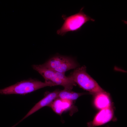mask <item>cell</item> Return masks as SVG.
I'll return each instance as SVG.
<instances>
[{"label": "cell", "instance_id": "obj_6", "mask_svg": "<svg viewBox=\"0 0 127 127\" xmlns=\"http://www.w3.org/2000/svg\"><path fill=\"white\" fill-rule=\"evenodd\" d=\"M60 91L59 90H56L47 94L43 98L36 104L23 118L13 126V127H15L24 119L42 108L46 106L49 107L52 102L58 98Z\"/></svg>", "mask_w": 127, "mask_h": 127}, {"label": "cell", "instance_id": "obj_8", "mask_svg": "<svg viewBox=\"0 0 127 127\" xmlns=\"http://www.w3.org/2000/svg\"><path fill=\"white\" fill-rule=\"evenodd\" d=\"M94 103L98 109L101 110L111 107V103L108 94L104 91L95 95Z\"/></svg>", "mask_w": 127, "mask_h": 127}, {"label": "cell", "instance_id": "obj_3", "mask_svg": "<svg viewBox=\"0 0 127 127\" xmlns=\"http://www.w3.org/2000/svg\"><path fill=\"white\" fill-rule=\"evenodd\" d=\"M32 67L42 76L45 82H52L56 85L63 86L64 89L71 90L76 85L72 79L69 76H66L65 73L54 71L45 67L42 64L33 65Z\"/></svg>", "mask_w": 127, "mask_h": 127}, {"label": "cell", "instance_id": "obj_10", "mask_svg": "<svg viewBox=\"0 0 127 127\" xmlns=\"http://www.w3.org/2000/svg\"><path fill=\"white\" fill-rule=\"evenodd\" d=\"M84 94V93L76 92L71 90L64 89L60 91L58 95V98L72 101Z\"/></svg>", "mask_w": 127, "mask_h": 127}, {"label": "cell", "instance_id": "obj_5", "mask_svg": "<svg viewBox=\"0 0 127 127\" xmlns=\"http://www.w3.org/2000/svg\"><path fill=\"white\" fill-rule=\"evenodd\" d=\"M42 64L54 71L64 73L70 70L76 69L78 66L73 58L60 55L52 57Z\"/></svg>", "mask_w": 127, "mask_h": 127}, {"label": "cell", "instance_id": "obj_7", "mask_svg": "<svg viewBox=\"0 0 127 127\" xmlns=\"http://www.w3.org/2000/svg\"><path fill=\"white\" fill-rule=\"evenodd\" d=\"M113 115V111L111 107L101 109L92 121L87 123V126L88 127H96L102 125L111 121Z\"/></svg>", "mask_w": 127, "mask_h": 127}, {"label": "cell", "instance_id": "obj_9", "mask_svg": "<svg viewBox=\"0 0 127 127\" xmlns=\"http://www.w3.org/2000/svg\"><path fill=\"white\" fill-rule=\"evenodd\" d=\"M57 99L54 100L49 107H51L56 113L61 115L63 111L70 107L72 101Z\"/></svg>", "mask_w": 127, "mask_h": 127}, {"label": "cell", "instance_id": "obj_2", "mask_svg": "<svg viewBox=\"0 0 127 127\" xmlns=\"http://www.w3.org/2000/svg\"><path fill=\"white\" fill-rule=\"evenodd\" d=\"M84 8H81L78 13L70 16L62 15V17L64 21L61 28L57 31V34L63 36L69 32H77L87 22L95 21L84 13L83 10Z\"/></svg>", "mask_w": 127, "mask_h": 127}, {"label": "cell", "instance_id": "obj_4", "mask_svg": "<svg viewBox=\"0 0 127 127\" xmlns=\"http://www.w3.org/2000/svg\"><path fill=\"white\" fill-rule=\"evenodd\" d=\"M69 76L80 87L90 93L95 95L104 91L88 74L85 66L75 69Z\"/></svg>", "mask_w": 127, "mask_h": 127}, {"label": "cell", "instance_id": "obj_1", "mask_svg": "<svg viewBox=\"0 0 127 127\" xmlns=\"http://www.w3.org/2000/svg\"><path fill=\"white\" fill-rule=\"evenodd\" d=\"M56 85L55 84L50 82H43L30 79L21 81L12 85L0 89V95H24L45 87Z\"/></svg>", "mask_w": 127, "mask_h": 127}]
</instances>
